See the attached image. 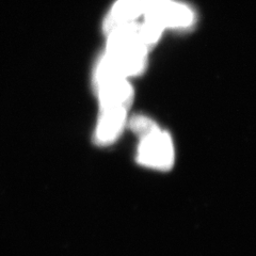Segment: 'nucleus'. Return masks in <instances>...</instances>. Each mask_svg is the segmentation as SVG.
Instances as JSON below:
<instances>
[{"label": "nucleus", "mask_w": 256, "mask_h": 256, "mask_svg": "<svg viewBox=\"0 0 256 256\" xmlns=\"http://www.w3.org/2000/svg\"><path fill=\"white\" fill-rule=\"evenodd\" d=\"M142 11V0H120L106 18L104 30L110 34L118 28L132 24Z\"/></svg>", "instance_id": "4"}, {"label": "nucleus", "mask_w": 256, "mask_h": 256, "mask_svg": "<svg viewBox=\"0 0 256 256\" xmlns=\"http://www.w3.org/2000/svg\"><path fill=\"white\" fill-rule=\"evenodd\" d=\"M142 10L146 18L160 24L164 28H189L194 22V15L189 8L169 0H142Z\"/></svg>", "instance_id": "3"}, {"label": "nucleus", "mask_w": 256, "mask_h": 256, "mask_svg": "<svg viewBox=\"0 0 256 256\" xmlns=\"http://www.w3.org/2000/svg\"><path fill=\"white\" fill-rule=\"evenodd\" d=\"M148 50L140 38L139 26L128 24L109 34L107 52L102 60L116 74L126 78L142 73Z\"/></svg>", "instance_id": "1"}, {"label": "nucleus", "mask_w": 256, "mask_h": 256, "mask_svg": "<svg viewBox=\"0 0 256 256\" xmlns=\"http://www.w3.org/2000/svg\"><path fill=\"white\" fill-rule=\"evenodd\" d=\"M130 125L141 138L138 162L157 170L171 169L174 152L169 134L160 130L153 121L143 116H134Z\"/></svg>", "instance_id": "2"}]
</instances>
